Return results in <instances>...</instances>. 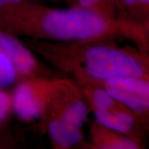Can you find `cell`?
Returning a JSON list of instances; mask_svg holds the SVG:
<instances>
[{
	"label": "cell",
	"instance_id": "1",
	"mask_svg": "<svg viewBox=\"0 0 149 149\" xmlns=\"http://www.w3.org/2000/svg\"><path fill=\"white\" fill-rule=\"evenodd\" d=\"M4 27L40 41L53 42H92L114 44L124 39L140 51L148 50L146 26L108 17L95 11L76 6L67 9L42 6L8 7L0 10Z\"/></svg>",
	"mask_w": 149,
	"mask_h": 149
},
{
	"label": "cell",
	"instance_id": "2",
	"mask_svg": "<svg viewBox=\"0 0 149 149\" xmlns=\"http://www.w3.org/2000/svg\"><path fill=\"white\" fill-rule=\"evenodd\" d=\"M41 55L77 81H105L125 77L149 79L147 53L120 48L114 44L92 42L38 41Z\"/></svg>",
	"mask_w": 149,
	"mask_h": 149
},
{
	"label": "cell",
	"instance_id": "3",
	"mask_svg": "<svg viewBox=\"0 0 149 149\" xmlns=\"http://www.w3.org/2000/svg\"><path fill=\"white\" fill-rule=\"evenodd\" d=\"M103 88L117 101L138 116L143 126L148 125L149 79L138 77L118 78L105 81H77Z\"/></svg>",
	"mask_w": 149,
	"mask_h": 149
},
{
	"label": "cell",
	"instance_id": "4",
	"mask_svg": "<svg viewBox=\"0 0 149 149\" xmlns=\"http://www.w3.org/2000/svg\"><path fill=\"white\" fill-rule=\"evenodd\" d=\"M59 79L31 78L18 84L12 97V107L17 115L24 121L42 118Z\"/></svg>",
	"mask_w": 149,
	"mask_h": 149
},
{
	"label": "cell",
	"instance_id": "5",
	"mask_svg": "<svg viewBox=\"0 0 149 149\" xmlns=\"http://www.w3.org/2000/svg\"><path fill=\"white\" fill-rule=\"evenodd\" d=\"M0 52L10 59L18 74L30 79L50 77L33 53L9 33L0 31Z\"/></svg>",
	"mask_w": 149,
	"mask_h": 149
},
{
	"label": "cell",
	"instance_id": "6",
	"mask_svg": "<svg viewBox=\"0 0 149 149\" xmlns=\"http://www.w3.org/2000/svg\"><path fill=\"white\" fill-rule=\"evenodd\" d=\"M97 122L115 131L127 136L141 144L138 128L143 126L141 120L130 110L97 109L93 111Z\"/></svg>",
	"mask_w": 149,
	"mask_h": 149
},
{
	"label": "cell",
	"instance_id": "7",
	"mask_svg": "<svg viewBox=\"0 0 149 149\" xmlns=\"http://www.w3.org/2000/svg\"><path fill=\"white\" fill-rule=\"evenodd\" d=\"M91 148L97 149H139L141 144L127 136L93 121L90 128Z\"/></svg>",
	"mask_w": 149,
	"mask_h": 149
},
{
	"label": "cell",
	"instance_id": "8",
	"mask_svg": "<svg viewBox=\"0 0 149 149\" xmlns=\"http://www.w3.org/2000/svg\"><path fill=\"white\" fill-rule=\"evenodd\" d=\"M18 72L10 59L0 52V89L12 85Z\"/></svg>",
	"mask_w": 149,
	"mask_h": 149
},
{
	"label": "cell",
	"instance_id": "9",
	"mask_svg": "<svg viewBox=\"0 0 149 149\" xmlns=\"http://www.w3.org/2000/svg\"><path fill=\"white\" fill-rule=\"evenodd\" d=\"M115 1V0H78L77 6L93 10L108 17L113 18L109 8Z\"/></svg>",
	"mask_w": 149,
	"mask_h": 149
},
{
	"label": "cell",
	"instance_id": "10",
	"mask_svg": "<svg viewBox=\"0 0 149 149\" xmlns=\"http://www.w3.org/2000/svg\"><path fill=\"white\" fill-rule=\"evenodd\" d=\"M12 107V97L8 93L0 90V122L6 118Z\"/></svg>",
	"mask_w": 149,
	"mask_h": 149
},
{
	"label": "cell",
	"instance_id": "11",
	"mask_svg": "<svg viewBox=\"0 0 149 149\" xmlns=\"http://www.w3.org/2000/svg\"><path fill=\"white\" fill-rule=\"evenodd\" d=\"M124 4L132 10H148L149 0H122Z\"/></svg>",
	"mask_w": 149,
	"mask_h": 149
},
{
	"label": "cell",
	"instance_id": "12",
	"mask_svg": "<svg viewBox=\"0 0 149 149\" xmlns=\"http://www.w3.org/2000/svg\"><path fill=\"white\" fill-rule=\"evenodd\" d=\"M24 0H0V10L22 3Z\"/></svg>",
	"mask_w": 149,
	"mask_h": 149
}]
</instances>
